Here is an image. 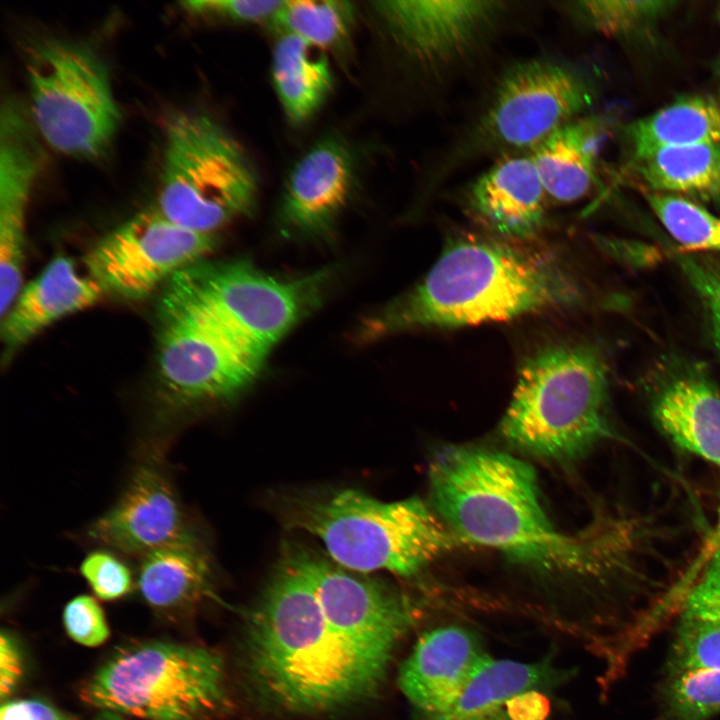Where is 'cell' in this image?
Returning <instances> with one entry per match:
<instances>
[{
    "label": "cell",
    "mask_w": 720,
    "mask_h": 720,
    "mask_svg": "<svg viewBox=\"0 0 720 720\" xmlns=\"http://www.w3.org/2000/svg\"><path fill=\"white\" fill-rule=\"evenodd\" d=\"M432 504L465 544L495 548L512 560L592 577L632 579L640 541L630 520L582 537L567 536L543 509L532 466L507 453L447 445L429 466Z\"/></svg>",
    "instance_id": "cell-1"
},
{
    "label": "cell",
    "mask_w": 720,
    "mask_h": 720,
    "mask_svg": "<svg viewBox=\"0 0 720 720\" xmlns=\"http://www.w3.org/2000/svg\"><path fill=\"white\" fill-rule=\"evenodd\" d=\"M247 663L259 690L294 712L335 710L381 684L387 665L326 621L309 580L283 550L247 622Z\"/></svg>",
    "instance_id": "cell-2"
},
{
    "label": "cell",
    "mask_w": 720,
    "mask_h": 720,
    "mask_svg": "<svg viewBox=\"0 0 720 720\" xmlns=\"http://www.w3.org/2000/svg\"><path fill=\"white\" fill-rule=\"evenodd\" d=\"M582 288L554 256L508 243L451 241L415 288L364 326V336L458 328L577 306Z\"/></svg>",
    "instance_id": "cell-3"
},
{
    "label": "cell",
    "mask_w": 720,
    "mask_h": 720,
    "mask_svg": "<svg viewBox=\"0 0 720 720\" xmlns=\"http://www.w3.org/2000/svg\"><path fill=\"white\" fill-rule=\"evenodd\" d=\"M290 528L318 538L329 559L357 573L410 577L460 544L418 497L384 502L356 489L289 496L282 504Z\"/></svg>",
    "instance_id": "cell-4"
},
{
    "label": "cell",
    "mask_w": 720,
    "mask_h": 720,
    "mask_svg": "<svg viewBox=\"0 0 720 720\" xmlns=\"http://www.w3.org/2000/svg\"><path fill=\"white\" fill-rule=\"evenodd\" d=\"M499 432L519 451L551 461L575 460L609 438L608 367L600 352L565 344L530 356Z\"/></svg>",
    "instance_id": "cell-5"
},
{
    "label": "cell",
    "mask_w": 720,
    "mask_h": 720,
    "mask_svg": "<svg viewBox=\"0 0 720 720\" xmlns=\"http://www.w3.org/2000/svg\"><path fill=\"white\" fill-rule=\"evenodd\" d=\"M257 176L241 145L215 120L200 113L171 117L154 206L187 230L210 234L249 213Z\"/></svg>",
    "instance_id": "cell-6"
},
{
    "label": "cell",
    "mask_w": 720,
    "mask_h": 720,
    "mask_svg": "<svg viewBox=\"0 0 720 720\" xmlns=\"http://www.w3.org/2000/svg\"><path fill=\"white\" fill-rule=\"evenodd\" d=\"M79 696L102 711L143 720H203L226 704L224 664L199 645L139 644L109 658Z\"/></svg>",
    "instance_id": "cell-7"
},
{
    "label": "cell",
    "mask_w": 720,
    "mask_h": 720,
    "mask_svg": "<svg viewBox=\"0 0 720 720\" xmlns=\"http://www.w3.org/2000/svg\"><path fill=\"white\" fill-rule=\"evenodd\" d=\"M27 107L38 135L55 151L77 159L101 157L120 123L108 70L87 46L47 38L25 60Z\"/></svg>",
    "instance_id": "cell-8"
},
{
    "label": "cell",
    "mask_w": 720,
    "mask_h": 720,
    "mask_svg": "<svg viewBox=\"0 0 720 720\" xmlns=\"http://www.w3.org/2000/svg\"><path fill=\"white\" fill-rule=\"evenodd\" d=\"M264 358L173 282L161 302L158 370L175 409L229 399L256 377Z\"/></svg>",
    "instance_id": "cell-9"
},
{
    "label": "cell",
    "mask_w": 720,
    "mask_h": 720,
    "mask_svg": "<svg viewBox=\"0 0 720 720\" xmlns=\"http://www.w3.org/2000/svg\"><path fill=\"white\" fill-rule=\"evenodd\" d=\"M593 89L575 67L536 58L511 66L487 109L452 152L451 162L493 152L532 151L592 104Z\"/></svg>",
    "instance_id": "cell-10"
},
{
    "label": "cell",
    "mask_w": 720,
    "mask_h": 720,
    "mask_svg": "<svg viewBox=\"0 0 720 720\" xmlns=\"http://www.w3.org/2000/svg\"><path fill=\"white\" fill-rule=\"evenodd\" d=\"M181 275L195 297L264 358L319 303L328 279V272L279 279L243 261L199 262Z\"/></svg>",
    "instance_id": "cell-11"
},
{
    "label": "cell",
    "mask_w": 720,
    "mask_h": 720,
    "mask_svg": "<svg viewBox=\"0 0 720 720\" xmlns=\"http://www.w3.org/2000/svg\"><path fill=\"white\" fill-rule=\"evenodd\" d=\"M214 246L215 235L182 228L152 205L104 236L85 265L105 292L137 300L199 263Z\"/></svg>",
    "instance_id": "cell-12"
},
{
    "label": "cell",
    "mask_w": 720,
    "mask_h": 720,
    "mask_svg": "<svg viewBox=\"0 0 720 720\" xmlns=\"http://www.w3.org/2000/svg\"><path fill=\"white\" fill-rule=\"evenodd\" d=\"M284 550L309 580L331 628L388 666L411 624L403 597L382 581L347 570L302 546L287 544Z\"/></svg>",
    "instance_id": "cell-13"
},
{
    "label": "cell",
    "mask_w": 720,
    "mask_h": 720,
    "mask_svg": "<svg viewBox=\"0 0 720 720\" xmlns=\"http://www.w3.org/2000/svg\"><path fill=\"white\" fill-rule=\"evenodd\" d=\"M88 536L105 547L141 557L197 539L159 453L140 459L119 499L90 525Z\"/></svg>",
    "instance_id": "cell-14"
},
{
    "label": "cell",
    "mask_w": 720,
    "mask_h": 720,
    "mask_svg": "<svg viewBox=\"0 0 720 720\" xmlns=\"http://www.w3.org/2000/svg\"><path fill=\"white\" fill-rule=\"evenodd\" d=\"M27 107L7 97L0 112V312L22 289L26 213L42 166V152Z\"/></svg>",
    "instance_id": "cell-15"
},
{
    "label": "cell",
    "mask_w": 720,
    "mask_h": 720,
    "mask_svg": "<svg viewBox=\"0 0 720 720\" xmlns=\"http://www.w3.org/2000/svg\"><path fill=\"white\" fill-rule=\"evenodd\" d=\"M500 1L390 0L374 3L394 43L422 63L447 62L471 49L506 9Z\"/></svg>",
    "instance_id": "cell-16"
},
{
    "label": "cell",
    "mask_w": 720,
    "mask_h": 720,
    "mask_svg": "<svg viewBox=\"0 0 720 720\" xmlns=\"http://www.w3.org/2000/svg\"><path fill=\"white\" fill-rule=\"evenodd\" d=\"M355 182L349 147L340 138H322L292 167L283 191L279 218L290 232L327 233L347 205Z\"/></svg>",
    "instance_id": "cell-17"
},
{
    "label": "cell",
    "mask_w": 720,
    "mask_h": 720,
    "mask_svg": "<svg viewBox=\"0 0 720 720\" xmlns=\"http://www.w3.org/2000/svg\"><path fill=\"white\" fill-rule=\"evenodd\" d=\"M488 654L478 636L459 625L426 631L400 667L398 685L416 716L449 708Z\"/></svg>",
    "instance_id": "cell-18"
},
{
    "label": "cell",
    "mask_w": 720,
    "mask_h": 720,
    "mask_svg": "<svg viewBox=\"0 0 720 720\" xmlns=\"http://www.w3.org/2000/svg\"><path fill=\"white\" fill-rule=\"evenodd\" d=\"M650 412L676 447L720 468V391L697 364L669 369L652 388Z\"/></svg>",
    "instance_id": "cell-19"
},
{
    "label": "cell",
    "mask_w": 720,
    "mask_h": 720,
    "mask_svg": "<svg viewBox=\"0 0 720 720\" xmlns=\"http://www.w3.org/2000/svg\"><path fill=\"white\" fill-rule=\"evenodd\" d=\"M546 193L529 154H505L466 189L469 210L503 237L525 240L540 230Z\"/></svg>",
    "instance_id": "cell-20"
},
{
    "label": "cell",
    "mask_w": 720,
    "mask_h": 720,
    "mask_svg": "<svg viewBox=\"0 0 720 720\" xmlns=\"http://www.w3.org/2000/svg\"><path fill=\"white\" fill-rule=\"evenodd\" d=\"M105 290L73 259L58 256L22 287L2 317L1 337L8 356L56 321L95 304Z\"/></svg>",
    "instance_id": "cell-21"
},
{
    "label": "cell",
    "mask_w": 720,
    "mask_h": 720,
    "mask_svg": "<svg viewBox=\"0 0 720 720\" xmlns=\"http://www.w3.org/2000/svg\"><path fill=\"white\" fill-rule=\"evenodd\" d=\"M602 139L599 119L576 118L529 153L548 197L570 203L589 193L596 180Z\"/></svg>",
    "instance_id": "cell-22"
},
{
    "label": "cell",
    "mask_w": 720,
    "mask_h": 720,
    "mask_svg": "<svg viewBox=\"0 0 720 720\" xmlns=\"http://www.w3.org/2000/svg\"><path fill=\"white\" fill-rule=\"evenodd\" d=\"M720 669V547L682 594L666 668Z\"/></svg>",
    "instance_id": "cell-23"
},
{
    "label": "cell",
    "mask_w": 720,
    "mask_h": 720,
    "mask_svg": "<svg viewBox=\"0 0 720 720\" xmlns=\"http://www.w3.org/2000/svg\"><path fill=\"white\" fill-rule=\"evenodd\" d=\"M211 578L209 555L197 538L144 555L138 587L154 609L179 611L192 607L209 592Z\"/></svg>",
    "instance_id": "cell-24"
},
{
    "label": "cell",
    "mask_w": 720,
    "mask_h": 720,
    "mask_svg": "<svg viewBox=\"0 0 720 720\" xmlns=\"http://www.w3.org/2000/svg\"><path fill=\"white\" fill-rule=\"evenodd\" d=\"M556 675L545 661L528 663L487 655L449 708L432 716H416V720H483L518 694L552 688Z\"/></svg>",
    "instance_id": "cell-25"
},
{
    "label": "cell",
    "mask_w": 720,
    "mask_h": 720,
    "mask_svg": "<svg viewBox=\"0 0 720 720\" xmlns=\"http://www.w3.org/2000/svg\"><path fill=\"white\" fill-rule=\"evenodd\" d=\"M628 169L643 191L720 204V142L635 156Z\"/></svg>",
    "instance_id": "cell-26"
},
{
    "label": "cell",
    "mask_w": 720,
    "mask_h": 720,
    "mask_svg": "<svg viewBox=\"0 0 720 720\" xmlns=\"http://www.w3.org/2000/svg\"><path fill=\"white\" fill-rule=\"evenodd\" d=\"M633 157L661 149L720 142V97L689 95L627 127Z\"/></svg>",
    "instance_id": "cell-27"
},
{
    "label": "cell",
    "mask_w": 720,
    "mask_h": 720,
    "mask_svg": "<svg viewBox=\"0 0 720 720\" xmlns=\"http://www.w3.org/2000/svg\"><path fill=\"white\" fill-rule=\"evenodd\" d=\"M272 80L281 106L294 124L309 120L333 87L327 56L292 35H280L274 46Z\"/></svg>",
    "instance_id": "cell-28"
},
{
    "label": "cell",
    "mask_w": 720,
    "mask_h": 720,
    "mask_svg": "<svg viewBox=\"0 0 720 720\" xmlns=\"http://www.w3.org/2000/svg\"><path fill=\"white\" fill-rule=\"evenodd\" d=\"M353 4L343 0L282 1L271 19L280 35H292L319 49L342 52L350 42Z\"/></svg>",
    "instance_id": "cell-29"
},
{
    "label": "cell",
    "mask_w": 720,
    "mask_h": 720,
    "mask_svg": "<svg viewBox=\"0 0 720 720\" xmlns=\"http://www.w3.org/2000/svg\"><path fill=\"white\" fill-rule=\"evenodd\" d=\"M658 720H709L720 714V669L665 668L657 690Z\"/></svg>",
    "instance_id": "cell-30"
},
{
    "label": "cell",
    "mask_w": 720,
    "mask_h": 720,
    "mask_svg": "<svg viewBox=\"0 0 720 720\" xmlns=\"http://www.w3.org/2000/svg\"><path fill=\"white\" fill-rule=\"evenodd\" d=\"M644 199L656 217L681 244L683 252L720 254V217L683 196L644 192Z\"/></svg>",
    "instance_id": "cell-31"
},
{
    "label": "cell",
    "mask_w": 720,
    "mask_h": 720,
    "mask_svg": "<svg viewBox=\"0 0 720 720\" xmlns=\"http://www.w3.org/2000/svg\"><path fill=\"white\" fill-rule=\"evenodd\" d=\"M676 4L661 0H584L570 9L601 34L619 37L652 23Z\"/></svg>",
    "instance_id": "cell-32"
},
{
    "label": "cell",
    "mask_w": 720,
    "mask_h": 720,
    "mask_svg": "<svg viewBox=\"0 0 720 720\" xmlns=\"http://www.w3.org/2000/svg\"><path fill=\"white\" fill-rule=\"evenodd\" d=\"M676 262L704 308L713 347L720 358V254L680 251Z\"/></svg>",
    "instance_id": "cell-33"
},
{
    "label": "cell",
    "mask_w": 720,
    "mask_h": 720,
    "mask_svg": "<svg viewBox=\"0 0 720 720\" xmlns=\"http://www.w3.org/2000/svg\"><path fill=\"white\" fill-rule=\"evenodd\" d=\"M80 573L95 595L102 600H116L131 591L132 573L115 554L95 550L80 564Z\"/></svg>",
    "instance_id": "cell-34"
},
{
    "label": "cell",
    "mask_w": 720,
    "mask_h": 720,
    "mask_svg": "<svg viewBox=\"0 0 720 720\" xmlns=\"http://www.w3.org/2000/svg\"><path fill=\"white\" fill-rule=\"evenodd\" d=\"M282 1L256 0H189L182 8L192 16L231 21L257 23L271 21Z\"/></svg>",
    "instance_id": "cell-35"
},
{
    "label": "cell",
    "mask_w": 720,
    "mask_h": 720,
    "mask_svg": "<svg viewBox=\"0 0 720 720\" xmlns=\"http://www.w3.org/2000/svg\"><path fill=\"white\" fill-rule=\"evenodd\" d=\"M63 621L70 638L83 646H99L109 636L104 612L99 603L89 595H79L71 599L64 608Z\"/></svg>",
    "instance_id": "cell-36"
},
{
    "label": "cell",
    "mask_w": 720,
    "mask_h": 720,
    "mask_svg": "<svg viewBox=\"0 0 720 720\" xmlns=\"http://www.w3.org/2000/svg\"><path fill=\"white\" fill-rule=\"evenodd\" d=\"M548 689H532L508 700L483 720H547L551 712Z\"/></svg>",
    "instance_id": "cell-37"
},
{
    "label": "cell",
    "mask_w": 720,
    "mask_h": 720,
    "mask_svg": "<svg viewBox=\"0 0 720 720\" xmlns=\"http://www.w3.org/2000/svg\"><path fill=\"white\" fill-rule=\"evenodd\" d=\"M23 674L20 651L15 641L6 633L0 638V696L4 700L16 689Z\"/></svg>",
    "instance_id": "cell-38"
},
{
    "label": "cell",
    "mask_w": 720,
    "mask_h": 720,
    "mask_svg": "<svg viewBox=\"0 0 720 720\" xmlns=\"http://www.w3.org/2000/svg\"><path fill=\"white\" fill-rule=\"evenodd\" d=\"M0 720H73V718L41 700L23 699L2 704Z\"/></svg>",
    "instance_id": "cell-39"
},
{
    "label": "cell",
    "mask_w": 720,
    "mask_h": 720,
    "mask_svg": "<svg viewBox=\"0 0 720 720\" xmlns=\"http://www.w3.org/2000/svg\"><path fill=\"white\" fill-rule=\"evenodd\" d=\"M121 716L122 715H119L114 712L101 711V713L99 715H97L94 720H123V718Z\"/></svg>",
    "instance_id": "cell-40"
},
{
    "label": "cell",
    "mask_w": 720,
    "mask_h": 720,
    "mask_svg": "<svg viewBox=\"0 0 720 720\" xmlns=\"http://www.w3.org/2000/svg\"><path fill=\"white\" fill-rule=\"evenodd\" d=\"M716 539L718 540V546H717V547H720V506H719V509H718V521H717Z\"/></svg>",
    "instance_id": "cell-41"
},
{
    "label": "cell",
    "mask_w": 720,
    "mask_h": 720,
    "mask_svg": "<svg viewBox=\"0 0 720 720\" xmlns=\"http://www.w3.org/2000/svg\"><path fill=\"white\" fill-rule=\"evenodd\" d=\"M719 16H720V6H719Z\"/></svg>",
    "instance_id": "cell-42"
}]
</instances>
